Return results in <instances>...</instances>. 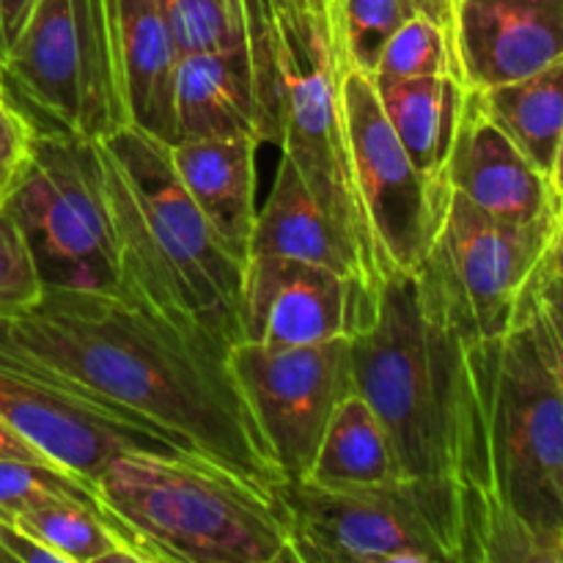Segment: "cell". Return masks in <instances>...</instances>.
<instances>
[{
    "instance_id": "cell-1",
    "label": "cell",
    "mask_w": 563,
    "mask_h": 563,
    "mask_svg": "<svg viewBox=\"0 0 563 563\" xmlns=\"http://www.w3.org/2000/svg\"><path fill=\"white\" fill-rule=\"evenodd\" d=\"M0 339L258 489L284 482L231 377L229 346L212 335L124 291L44 289L33 306L0 313Z\"/></svg>"
},
{
    "instance_id": "cell-2",
    "label": "cell",
    "mask_w": 563,
    "mask_h": 563,
    "mask_svg": "<svg viewBox=\"0 0 563 563\" xmlns=\"http://www.w3.org/2000/svg\"><path fill=\"white\" fill-rule=\"evenodd\" d=\"M355 390L383 421L399 478L432 500L454 563H482L471 487L467 341L421 300L416 275L377 289L366 328L350 339Z\"/></svg>"
},
{
    "instance_id": "cell-3",
    "label": "cell",
    "mask_w": 563,
    "mask_h": 563,
    "mask_svg": "<svg viewBox=\"0 0 563 563\" xmlns=\"http://www.w3.org/2000/svg\"><path fill=\"white\" fill-rule=\"evenodd\" d=\"M467 385L482 563H563V396L533 333L531 289L500 339L467 344Z\"/></svg>"
},
{
    "instance_id": "cell-4",
    "label": "cell",
    "mask_w": 563,
    "mask_h": 563,
    "mask_svg": "<svg viewBox=\"0 0 563 563\" xmlns=\"http://www.w3.org/2000/svg\"><path fill=\"white\" fill-rule=\"evenodd\" d=\"M121 256V291L157 317L242 341L240 295L245 264L231 256L176 176L168 143L135 126L97 141Z\"/></svg>"
},
{
    "instance_id": "cell-5",
    "label": "cell",
    "mask_w": 563,
    "mask_h": 563,
    "mask_svg": "<svg viewBox=\"0 0 563 563\" xmlns=\"http://www.w3.org/2000/svg\"><path fill=\"white\" fill-rule=\"evenodd\" d=\"M93 487L148 563H297L275 495L196 454L124 451Z\"/></svg>"
},
{
    "instance_id": "cell-6",
    "label": "cell",
    "mask_w": 563,
    "mask_h": 563,
    "mask_svg": "<svg viewBox=\"0 0 563 563\" xmlns=\"http://www.w3.org/2000/svg\"><path fill=\"white\" fill-rule=\"evenodd\" d=\"M273 9L280 69L275 146L295 163L319 207L333 220L357 256L368 284L379 289L372 240L352 181L344 99H341L344 55H341L335 14L333 9L328 14L300 11L284 0H273Z\"/></svg>"
},
{
    "instance_id": "cell-7",
    "label": "cell",
    "mask_w": 563,
    "mask_h": 563,
    "mask_svg": "<svg viewBox=\"0 0 563 563\" xmlns=\"http://www.w3.org/2000/svg\"><path fill=\"white\" fill-rule=\"evenodd\" d=\"M3 203L25 234L44 289L121 291L119 234L97 141L33 132Z\"/></svg>"
},
{
    "instance_id": "cell-8",
    "label": "cell",
    "mask_w": 563,
    "mask_h": 563,
    "mask_svg": "<svg viewBox=\"0 0 563 563\" xmlns=\"http://www.w3.org/2000/svg\"><path fill=\"white\" fill-rule=\"evenodd\" d=\"M555 220L520 225L449 190L416 267L421 300L467 344L500 339L553 245Z\"/></svg>"
},
{
    "instance_id": "cell-9",
    "label": "cell",
    "mask_w": 563,
    "mask_h": 563,
    "mask_svg": "<svg viewBox=\"0 0 563 563\" xmlns=\"http://www.w3.org/2000/svg\"><path fill=\"white\" fill-rule=\"evenodd\" d=\"M0 86L36 130L82 141L119 130L102 0H36L0 60Z\"/></svg>"
},
{
    "instance_id": "cell-10",
    "label": "cell",
    "mask_w": 563,
    "mask_h": 563,
    "mask_svg": "<svg viewBox=\"0 0 563 563\" xmlns=\"http://www.w3.org/2000/svg\"><path fill=\"white\" fill-rule=\"evenodd\" d=\"M273 495L297 563H454L432 500L405 478L366 489L284 478Z\"/></svg>"
},
{
    "instance_id": "cell-11",
    "label": "cell",
    "mask_w": 563,
    "mask_h": 563,
    "mask_svg": "<svg viewBox=\"0 0 563 563\" xmlns=\"http://www.w3.org/2000/svg\"><path fill=\"white\" fill-rule=\"evenodd\" d=\"M341 99L352 181L383 284L394 275L416 273L449 187H438L421 176L379 104L372 75L346 60H341Z\"/></svg>"
},
{
    "instance_id": "cell-12",
    "label": "cell",
    "mask_w": 563,
    "mask_h": 563,
    "mask_svg": "<svg viewBox=\"0 0 563 563\" xmlns=\"http://www.w3.org/2000/svg\"><path fill=\"white\" fill-rule=\"evenodd\" d=\"M229 372L280 476H306L330 416L355 390L350 339L306 346L236 341Z\"/></svg>"
},
{
    "instance_id": "cell-13",
    "label": "cell",
    "mask_w": 563,
    "mask_h": 563,
    "mask_svg": "<svg viewBox=\"0 0 563 563\" xmlns=\"http://www.w3.org/2000/svg\"><path fill=\"white\" fill-rule=\"evenodd\" d=\"M0 416L55 465L93 478L124 451L190 454L148 423L102 405L42 361L0 339Z\"/></svg>"
},
{
    "instance_id": "cell-14",
    "label": "cell",
    "mask_w": 563,
    "mask_h": 563,
    "mask_svg": "<svg viewBox=\"0 0 563 563\" xmlns=\"http://www.w3.org/2000/svg\"><path fill=\"white\" fill-rule=\"evenodd\" d=\"M377 289L352 275L284 256H251L242 273V341L306 346L352 339L372 319Z\"/></svg>"
},
{
    "instance_id": "cell-15",
    "label": "cell",
    "mask_w": 563,
    "mask_h": 563,
    "mask_svg": "<svg viewBox=\"0 0 563 563\" xmlns=\"http://www.w3.org/2000/svg\"><path fill=\"white\" fill-rule=\"evenodd\" d=\"M445 185L506 223L531 225L559 218L550 176L489 119L476 88L465 93L445 163Z\"/></svg>"
},
{
    "instance_id": "cell-16",
    "label": "cell",
    "mask_w": 563,
    "mask_h": 563,
    "mask_svg": "<svg viewBox=\"0 0 563 563\" xmlns=\"http://www.w3.org/2000/svg\"><path fill=\"white\" fill-rule=\"evenodd\" d=\"M102 16L121 126H135L170 146L181 53L163 0H102Z\"/></svg>"
},
{
    "instance_id": "cell-17",
    "label": "cell",
    "mask_w": 563,
    "mask_h": 563,
    "mask_svg": "<svg viewBox=\"0 0 563 563\" xmlns=\"http://www.w3.org/2000/svg\"><path fill=\"white\" fill-rule=\"evenodd\" d=\"M454 47L467 88L522 80L563 55V0H456Z\"/></svg>"
},
{
    "instance_id": "cell-18",
    "label": "cell",
    "mask_w": 563,
    "mask_h": 563,
    "mask_svg": "<svg viewBox=\"0 0 563 563\" xmlns=\"http://www.w3.org/2000/svg\"><path fill=\"white\" fill-rule=\"evenodd\" d=\"M174 121L176 141L253 137L262 146L267 143L256 69L240 16L234 38L225 47L187 53L179 58L174 82Z\"/></svg>"
},
{
    "instance_id": "cell-19",
    "label": "cell",
    "mask_w": 563,
    "mask_h": 563,
    "mask_svg": "<svg viewBox=\"0 0 563 563\" xmlns=\"http://www.w3.org/2000/svg\"><path fill=\"white\" fill-rule=\"evenodd\" d=\"M253 137H185L168 146L176 176L212 225L225 251L242 264L256 225V154Z\"/></svg>"
},
{
    "instance_id": "cell-20",
    "label": "cell",
    "mask_w": 563,
    "mask_h": 563,
    "mask_svg": "<svg viewBox=\"0 0 563 563\" xmlns=\"http://www.w3.org/2000/svg\"><path fill=\"white\" fill-rule=\"evenodd\" d=\"M251 256L297 258V262L328 267L333 273L352 275V278H361L363 284H368L352 247L346 245L333 220L319 207L295 163L286 159L284 154H280L273 190L267 192L256 212Z\"/></svg>"
},
{
    "instance_id": "cell-21",
    "label": "cell",
    "mask_w": 563,
    "mask_h": 563,
    "mask_svg": "<svg viewBox=\"0 0 563 563\" xmlns=\"http://www.w3.org/2000/svg\"><path fill=\"white\" fill-rule=\"evenodd\" d=\"M377 86V82H374ZM467 86L460 77L379 82L377 97L412 165L432 185H445V163L460 124Z\"/></svg>"
},
{
    "instance_id": "cell-22",
    "label": "cell",
    "mask_w": 563,
    "mask_h": 563,
    "mask_svg": "<svg viewBox=\"0 0 563 563\" xmlns=\"http://www.w3.org/2000/svg\"><path fill=\"white\" fill-rule=\"evenodd\" d=\"M302 478L324 489L383 487L399 478L383 421L357 390L339 401Z\"/></svg>"
},
{
    "instance_id": "cell-23",
    "label": "cell",
    "mask_w": 563,
    "mask_h": 563,
    "mask_svg": "<svg viewBox=\"0 0 563 563\" xmlns=\"http://www.w3.org/2000/svg\"><path fill=\"white\" fill-rule=\"evenodd\" d=\"M478 93L489 119L550 176L563 132V55L522 80Z\"/></svg>"
},
{
    "instance_id": "cell-24",
    "label": "cell",
    "mask_w": 563,
    "mask_h": 563,
    "mask_svg": "<svg viewBox=\"0 0 563 563\" xmlns=\"http://www.w3.org/2000/svg\"><path fill=\"white\" fill-rule=\"evenodd\" d=\"M372 80H416V77H460L454 33L421 14H412L379 49Z\"/></svg>"
},
{
    "instance_id": "cell-25",
    "label": "cell",
    "mask_w": 563,
    "mask_h": 563,
    "mask_svg": "<svg viewBox=\"0 0 563 563\" xmlns=\"http://www.w3.org/2000/svg\"><path fill=\"white\" fill-rule=\"evenodd\" d=\"M66 498L82 500V504L110 515L99 500L93 482L88 478L53 465V462L0 460V517L3 520H14L36 506Z\"/></svg>"
},
{
    "instance_id": "cell-26",
    "label": "cell",
    "mask_w": 563,
    "mask_h": 563,
    "mask_svg": "<svg viewBox=\"0 0 563 563\" xmlns=\"http://www.w3.org/2000/svg\"><path fill=\"white\" fill-rule=\"evenodd\" d=\"M335 27L344 60L372 71L383 44L416 14L410 0H335Z\"/></svg>"
},
{
    "instance_id": "cell-27",
    "label": "cell",
    "mask_w": 563,
    "mask_h": 563,
    "mask_svg": "<svg viewBox=\"0 0 563 563\" xmlns=\"http://www.w3.org/2000/svg\"><path fill=\"white\" fill-rule=\"evenodd\" d=\"M181 55L220 49L234 38V0H163Z\"/></svg>"
},
{
    "instance_id": "cell-28",
    "label": "cell",
    "mask_w": 563,
    "mask_h": 563,
    "mask_svg": "<svg viewBox=\"0 0 563 563\" xmlns=\"http://www.w3.org/2000/svg\"><path fill=\"white\" fill-rule=\"evenodd\" d=\"M44 284L14 214L0 203V313L20 311L42 297Z\"/></svg>"
},
{
    "instance_id": "cell-29",
    "label": "cell",
    "mask_w": 563,
    "mask_h": 563,
    "mask_svg": "<svg viewBox=\"0 0 563 563\" xmlns=\"http://www.w3.org/2000/svg\"><path fill=\"white\" fill-rule=\"evenodd\" d=\"M33 132H36V126L0 86V174L20 170L27 152H31Z\"/></svg>"
},
{
    "instance_id": "cell-30",
    "label": "cell",
    "mask_w": 563,
    "mask_h": 563,
    "mask_svg": "<svg viewBox=\"0 0 563 563\" xmlns=\"http://www.w3.org/2000/svg\"><path fill=\"white\" fill-rule=\"evenodd\" d=\"M537 284V280H533ZM531 319H533V333H537L539 350H542L544 361H548L550 372H553L555 385H559L563 396V333L544 317L542 306L537 300V289L531 286Z\"/></svg>"
},
{
    "instance_id": "cell-31",
    "label": "cell",
    "mask_w": 563,
    "mask_h": 563,
    "mask_svg": "<svg viewBox=\"0 0 563 563\" xmlns=\"http://www.w3.org/2000/svg\"><path fill=\"white\" fill-rule=\"evenodd\" d=\"M533 289H537V300L539 306H542L544 317H548L550 322H553L563 333V278L550 269L548 262H544V267L539 269Z\"/></svg>"
},
{
    "instance_id": "cell-32",
    "label": "cell",
    "mask_w": 563,
    "mask_h": 563,
    "mask_svg": "<svg viewBox=\"0 0 563 563\" xmlns=\"http://www.w3.org/2000/svg\"><path fill=\"white\" fill-rule=\"evenodd\" d=\"M0 460L16 462H53L44 451H38L22 432H16L3 416H0ZM55 465V462H53Z\"/></svg>"
},
{
    "instance_id": "cell-33",
    "label": "cell",
    "mask_w": 563,
    "mask_h": 563,
    "mask_svg": "<svg viewBox=\"0 0 563 563\" xmlns=\"http://www.w3.org/2000/svg\"><path fill=\"white\" fill-rule=\"evenodd\" d=\"M36 0H0V60L20 36Z\"/></svg>"
},
{
    "instance_id": "cell-34",
    "label": "cell",
    "mask_w": 563,
    "mask_h": 563,
    "mask_svg": "<svg viewBox=\"0 0 563 563\" xmlns=\"http://www.w3.org/2000/svg\"><path fill=\"white\" fill-rule=\"evenodd\" d=\"M416 14L427 16V20L438 22L445 31L454 33V16H456V0H410Z\"/></svg>"
},
{
    "instance_id": "cell-35",
    "label": "cell",
    "mask_w": 563,
    "mask_h": 563,
    "mask_svg": "<svg viewBox=\"0 0 563 563\" xmlns=\"http://www.w3.org/2000/svg\"><path fill=\"white\" fill-rule=\"evenodd\" d=\"M550 269L563 278V207L559 209V218H555V231H553V245H550L548 256Z\"/></svg>"
},
{
    "instance_id": "cell-36",
    "label": "cell",
    "mask_w": 563,
    "mask_h": 563,
    "mask_svg": "<svg viewBox=\"0 0 563 563\" xmlns=\"http://www.w3.org/2000/svg\"><path fill=\"white\" fill-rule=\"evenodd\" d=\"M550 185H553V196L559 209L563 207V132H561V141H559V152H555L553 159V170H550Z\"/></svg>"
},
{
    "instance_id": "cell-37",
    "label": "cell",
    "mask_w": 563,
    "mask_h": 563,
    "mask_svg": "<svg viewBox=\"0 0 563 563\" xmlns=\"http://www.w3.org/2000/svg\"><path fill=\"white\" fill-rule=\"evenodd\" d=\"M300 11H313V14H328L333 9V0H284Z\"/></svg>"
},
{
    "instance_id": "cell-38",
    "label": "cell",
    "mask_w": 563,
    "mask_h": 563,
    "mask_svg": "<svg viewBox=\"0 0 563 563\" xmlns=\"http://www.w3.org/2000/svg\"><path fill=\"white\" fill-rule=\"evenodd\" d=\"M16 174H0V203L5 201V196H9V187L11 181H14Z\"/></svg>"
},
{
    "instance_id": "cell-39",
    "label": "cell",
    "mask_w": 563,
    "mask_h": 563,
    "mask_svg": "<svg viewBox=\"0 0 563 563\" xmlns=\"http://www.w3.org/2000/svg\"><path fill=\"white\" fill-rule=\"evenodd\" d=\"M0 563H11V559H9V555H5L3 548H0Z\"/></svg>"
},
{
    "instance_id": "cell-40",
    "label": "cell",
    "mask_w": 563,
    "mask_h": 563,
    "mask_svg": "<svg viewBox=\"0 0 563 563\" xmlns=\"http://www.w3.org/2000/svg\"><path fill=\"white\" fill-rule=\"evenodd\" d=\"M561 555H563V542H561Z\"/></svg>"
}]
</instances>
